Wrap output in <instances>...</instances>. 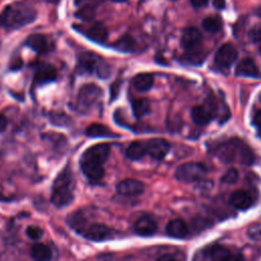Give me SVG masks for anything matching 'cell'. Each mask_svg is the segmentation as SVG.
<instances>
[{"label":"cell","instance_id":"1","mask_svg":"<svg viewBox=\"0 0 261 261\" xmlns=\"http://www.w3.org/2000/svg\"><path fill=\"white\" fill-rule=\"evenodd\" d=\"M111 146L107 143H101L88 148L81 157V168L86 177L97 182L101 180L105 174L103 163L110 154Z\"/></svg>","mask_w":261,"mask_h":261},{"label":"cell","instance_id":"2","mask_svg":"<svg viewBox=\"0 0 261 261\" xmlns=\"http://www.w3.org/2000/svg\"><path fill=\"white\" fill-rule=\"evenodd\" d=\"M36 17L37 11L31 5L22 2L11 3L0 12V27L7 31L18 30L35 21Z\"/></svg>","mask_w":261,"mask_h":261},{"label":"cell","instance_id":"3","mask_svg":"<svg viewBox=\"0 0 261 261\" xmlns=\"http://www.w3.org/2000/svg\"><path fill=\"white\" fill-rule=\"evenodd\" d=\"M215 155L224 163L241 162L249 165L255 161V155L251 148L239 139H231L217 145Z\"/></svg>","mask_w":261,"mask_h":261},{"label":"cell","instance_id":"4","mask_svg":"<svg viewBox=\"0 0 261 261\" xmlns=\"http://www.w3.org/2000/svg\"><path fill=\"white\" fill-rule=\"evenodd\" d=\"M74 178L69 166L64 167L52 185L51 202L54 206L61 208L67 206L73 200Z\"/></svg>","mask_w":261,"mask_h":261},{"label":"cell","instance_id":"5","mask_svg":"<svg viewBox=\"0 0 261 261\" xmlns=\"http://www.w3.org/2000/svg\"><path fill=\"white\" fill-rule=\"evenodd\" d=\"M77 70L82 73H95L101 79H106L110 74V66L107 62L93 52H83L79 56Z\"/></svg>","mask_w":261,"mask_h":261},{"label":"cell","instance_id":"6","mask_svg":"<svg viewBox=\"0 0 261 261\" xmlns=\"http://www.w3.org/2000/svg\"><path fill=\"white\" fill-rule=\"evenodd\" d=\"M207 173V167L201 162H187L179 165L174 172L177 180L192 182L201 179Z\"/></svg>","mask_w":261,"mask_h":261},{"label":"cell","instance_id":"7","mask_svg":"<svg viewBox=\"0 0 261 261\" xmlns=\"http://www.w3.org/2000/svg\"><path fill=\"white\" fill-rule=\"evenodd\" d=\"M102 91L101 88L95 84H87L84 85L76 98V108L82 111H88L101 97Z\"/></svg>","mask_w":261,"mask_h":261},{"label":"cell","instance_id":"8","mask_svg":"<svg viewBox=\"0 0 261 261\" xmlns=\"http://www.w3.org/2000/svg\"><path fill=\"white\" fill-rule=\"evenodd\" d=\"M82 234L90 241L102 242L112 239L114 236V231L111 227L103 223H93L88 225Z\"/></svg>","mask_w":261,"mask_h":261},{"label":"cell","instance_id":"9","mask_svg":"<svg viewBox=\"0 0 261 261\" xmlns=\"http://www.w3.org/2000/svg\"><path fill=\"white\" fill-rule=\"evenodd\" d=\"M201 44L202 34L198 29L190 27L184 30L180 38V45L187 52L199 50Z\"/></svg>","mask_w":261,"mask_h":261},{"label":"cell","instance_id":"10","mask_svg":"<svg viewBox=\"0 0 261 261\" xmlns=\"http://www.w3.org/2000/svg\"><path fill=\"white\" fill-rule=\"evenodd\" d=\"M238 51L230 44L222 45L214 56V62L218 67L228 68L237 59Z\"/></svg>","mask_w":261,"mask_h":261},{"label":"cell","instance_id":"11","mask_svg":"<svg viewBox=\"0 0 261 261\" xmlns=\"http://www.w3.org/2000/svg\"><path fill=\"white\" fill-rule=\"evenodd\" d=\"M145 144L147 153L155 160L163 159L170 149L169 143L162 138L150 139Z\"/></svg>","mask_w":261,"mask_h":261},{"label":"cell","instance_id":"12","mask_svg":"<svg viewBox=\"0 0 261 261\" xmlns=\"http://www.w3.org/2000/svg\"><path fill=\"white\" fill-rule=\"evenodd\" d=\"M57 71L55 67L49 63H40L35 68L34 83L38 85L47 84L56 80Z\"/></svg>","mask_w":261,"mask_h":261},{"label":"cell","instance_id":"13","mask_svg":"<svg viewBox=\"0 0 261 261\" xmlns=\"http://www.w3.org/2000/svg\"><path fill=\"white\" fill-rule=\"evenodd\" d=\"M144 190H145L144 184L134 178H127V179L121 180L116 186L117 193L123 196H138L142 194Z\"/></svg>","mask_w":261,"mask_h":261},{"label":"cell","instance_id":"14","mask_svg":"<svg viewBox=\"0 0 261 261\" xmlns=\"http://www.w3.org/2000/svg\"><path fill=\"white\" fill-rule=\"evenodd\" d=\"M204 258L209 260H234L242 259L240 256H233L228 249L221 245H213L211 247L206 248L203 252Z\"/></svg>","mask_w":261,"mask_h":261},{"label":"cell","instance_id":"15","mask_svg":"<svg viewBox=\"0 0 261 261\" xmlns=\"http://www.w3.org/2000/svg\"><path fill=\"white\" fill-rule=\"evenodd\" d=\"M135 231L139 236L143 237H149L156 232L157 230V224L153 218H151L148 215L141 216L134 225Z\"/></svg>","mask_w":261,"mask_h":261},{"label":"cell","instance_id":"16","mask_svg":"<svg viewBox=\"0 0 261 261\" xmlns=\"http://www.w3.org/2000/svg\"><path fill=\"white\" fill-rule=\"evenodd\" d=\"M229 203L239 210H246L252 206L253 199L249 192L245 190H238L230 195Z\"/></svg>","mask_w":261,"mask_h":261},{"label":"cell","instance_id":"17","mask_svg":"<svg viewBox=\"0 0 261 261\" xmlns=\"http://www.w3.org/2000/svg\"><path fill=\"white\" fill-rule=\"evenodd\" d=\"M25 44L38 53H46L51 49V43L49 39L42 34H33L29 36Z\"/></svg>","mask_w":261,"mask_h":261},{"label":"cell","instance_id":"18","mask_svg":"<svg viewBox=\"0 0 261 261\" xmlns=\"http://www.w3.org/2000/svg\"><path fill=\"white\" fill-rule=\"evenodd\" d=\"M165 231L171 238L184 239L189 234V226L181 219H172L167 223Z\"/></svg>","mask_w":261,"mask_h":261},{"label":"cell","instance_id":"19","mask_svg":"<svg viewBox=\"0 0 261 261\" xmlns=\"http://www.w3.org/2000/svg\"><path fill=\"white\" fill-rule=\"evenodd\" d=\"M84 34L89 38L90 40L96 42V43H104L107 40L108 32L104 24L100 22H95L92 25H90Z\"/></svg>","mask_w":261,"mask_h":261},{"label":"cell","instance_id":"20","mask_svg":"<svg viewBox=\"0 0 261 261\" xmlns=\"http://www.w3.org/2000/svg\"><path fill=\"white\" fill-rule=\"evenodd\" d=\"M236 74L241 76H248V77H256L259 75V69L256 63L251 58H244L241 62L237 65Z\"/></svg>","mask_w":261,"mask_h":261},{"label":"cell","instance_id":"21","mask_svg":"<svg viewBox=\"0 0 261 261\" xmlns=\"http://www.w3.org/2000/svg\"><path fill=\"white\" fill-rule=\"evenodd\" d=\"M191 117L196 124L204 125L210 122L213 115L210 108L203 105H197L192 109Z\"/></svg>","mask_w":261,"mask_h":261},{"label":"cell","instance_id":"22","mask_svg":"<svg viewBox=\"0 0 261 261\" xmlns=\"http://www.w3.org/2000/svg\"><path fill=\"white\" fill-rule=\"evenodd\" d=\"M154 84V75L152 73H139L133 79V86L139 92L148 91Z\"/></svg>","mask_w":261,"mask_h":261},{"label":"cell","instance_id":"23","mask_svg":"<svg viewBox=\"0 0 261 261\" xmlns=\"http://www.w3.org/2000/svg\"><path fill=\"white\" fill-rule=\"evenodd\" d=\"M147 154L146 144L141 141H135L128 145L125 155L130 160H140Z\"/></svg>","mask_w":261,"mask_h":261},{"label":"cell","instance_id":"24","mask_svg":"<svg viewBox=\"0 0 261 261\" xmlns=\"http://www.w3.org/2000/svg\"><path fill=\"white\" fill-rule=\"evenodd\" d=\"M31 256L33 259L38 260V261H46L51 259L52 257V252L51 249L45 245V244H40L37 243L35 245H33V247L31 248Z\"/></svg>","mask_w":261,"mask_h":261},{"label":"cell","instance_id":"25","mask_svg":"<svg viewBox=\"0 0 261 261\" xmlns=\"http://www.w3.org/2000/svg\"><path fill=\"white\" fill-rule=\"evenodd\" d=\"M86 135L92 138H100V137H117V135L113 134L111 129H109L107 126L100 124V123H93L86 129Z\"/></svg>","mask_w":261,"mask_h":261},{"label":"cell","instance_id":"26","mask_svg":"<svg viewBox=\"0 0 261 261\" xmlns=\"http://www.w3.org/2000/svg\"><path fill=\"white\" fill-rule=\"evenodd\" d=\"M113 47L120 52L130 53L136 49V41L130 35H123L113 44Z\"/></svg>","mask_w":261,"mask_h":261},{"label":"cell","instance_id":"27","mask_svg":"<svg viewBox=\"0 0 261 261\" xmlns=\"http://www.w3.org/2000/svg\"><path fill=\"white\" fill-rule=\"evenodd\" d=\"M133 111L137 117H142L150 111V103L147 99L141 98L133 102Z\"/></svg>","mask_w":261,"mask_h":261},{"label":"cell","instance_id":"28","mask_svg":"<svg viewBox=\"0 0 261 261\" xmlns=\"http://www.w3.org/2000/svg\"><path fill=\"white\" fill-rule=\"evenodd\" d=\"M202 25L209 33H217L222 28V21L217 16H208L204 18Z\"/></svg>","mask_w":261,"mask_h":261},{"label":"cell","instance_id":"29","mask_svg":"<svg viewBox=\"0 0 261 261\" xmlns=\"http://www.w3.org/2000/svg\"><path fill=\"white\" fill-rule=\"evenodd\" d=\"M203 55L199 52V50L197 51H188L186 55L182 56V62L188 63V64H193V65H197V64H201L203 61Z\"/></svg>","mask_w":261,"mask_h":261},{"label":"cell","instance_id":"30","mask_svg":"<svg viewBox=\"0 0 261 261\" xmlns=\"http://www.w3.org/2000/svg\"><path fill=\"white\" fill-rule=\"evenodd\" d=\"M75 16L83 20H91L95 16V8L92 5H86L76 11Z\"/></svg>","mask_w":261,"mask_h":261},{"label":"cell","instance_id":"31","mask_svg":"<svg viewBox=\"0 0 261 261\" xmlns=\"http://www.w3.org/2000/svg\"><path fill=\"white\" fill-rule=\"evenodd\" d=\"M43 232H44L43 229L40 226H37V225H30V226H28V228L25 230L27 236L33 241L40 240L43 236Z\"/></svg>","mask_w":261,"mask_h":261},{"label":"cell","instance_id":"32","mask_svg":"<svg viewBox=\"0 0 261 261\" xmlns=\"http://www.w3.org/2000/svg\"><path fill=\"white\" fill-rule=\"evenodd\" d=\"M238 170L236 168H230L221 176V181L224 184H232L238 179Z\"/></svg>","mask_w":261,"mask_h":261},{"label":"cell","instance_id":"33","mask_svg":"<svg viewBox=\"0 0 261 261\" xmlns=\"http://www.w3.org/2000/svg\"><path fill=\"white\" fill-rule=\"evenodd\" d=\"M248 237L252 240L259 241L261 240V223H256L251 225L247 230Z\"/></svg>","mask_w":261,"mask_h":261},{"label":"cell","instance_id":"34","mask_svg":"<svg viewBox=\"0 0 261 261\" xmlns=\"http://www.w3.org/2000/svg\"><path fill=\"white\" fill-rule=\"evenodd\" d=\"M250 38L257 43L261 44V25H257L254 27L251 31H250Z\"/></svg>","mask_w":261,"mask_h":261},{"label":"cell","instance_id":"35","mask_svg":"<svg viewBox=\"0 0 261 261\" xmlns=\"http://www.w3.org/2000/svg\"><path fill=\"white\" fill-rule=\"evenodd\" d=\"M252 121H253V124H254L258 129L261 130V109L257 110V111L254 113Z\"/></svg>","mask_w":261,"mask_h":261},{"label":"cell","instance_id":"36","mask_svg":"<svg viewBox=\"0 0 261 261\" xmlns=\"http://www.w3.org/2000/svg\"><path fill=\"white\" fill-rule=\"evenodd\" d=\"M120 84H121L120 81H115V83L112 85V87H111V98L112 99H115L116 95L118 94Z\"/></svg>","mask_w":261,"mask_h":261},{"label":"cell","instance_id":"37","mask_svg":"<svg viewBox=\"0 0 261 261\" xmlns=\"http://www.w3.org/2000/svg\"><path fill=\"white\" fill-rule=\"evenodd\" d=\"M190 2L195 7H202V6H205L207 4L208 0H190Z\"/></svg>","mask_w":261,"mask_h":261},{"label":"cell","instance_id":"38","mask_svg":"<svg viewBox=\"0 0 261 261\" xmlns=\"http://www.w3.org/2000/svg\"><path fill=\"white\" fill-rule=\"evenodd\" d=\"M213 6L216 9H223L225 7V0H213Z\"/></svg>","mask_w":261,"mask_h":261},{"label":"cell","instance_id":"39","mask_svg":"<svg viewBox=\"0 0 261 261\" xmlns=\"http://www.w3.org/2000/svg\"><path fill=\"white\" fill-rule=\"evenodd\" d=\"M7 126V118L3 115L0 114V133L3 132Z\"/></svg>","mask_w":261,"mask_h":261},{"label":"cell","instance_id":"40","mask_svg":"<svg viewBox=\"0 0 261 261\" xmlns=\"http://www.w3.org/2000/svg\"><path fill=\"white\" fill-rule=\"evenodd\" d=\"M43 1H45L47 3H58L60 0H43Z\"/></svg>","mask_w":261,"mask_h":261},{"label":"cell","instance_id":"41","mask_svg":"<svg viewBox=\"0 0 261 261\" xmlns=\"http://www.w3.org/2000/svg\"><path fill=\"white\" fill-rule=\"evenodd\" d=\"M257 14H258L259 16H261V6L257 9Z\"/></svg>","mask_w":261,"mask_h":261},{"label":"cell","instance_id":"42","mask_svg":"<svg viewBox=\"0 0 261 261\" xmlns=\"http://www.w3.org/2000/svg\"><path fill=\"white\" fill-rule=\"evenodd\" d=\"M84 1H86V0H74V2L76 3V4H80V3H82V2H84Z\"/></svg>","mask_w":261,"mask_h":261},{"label":"cell","instance_id":"43","mask_svg":"<svg viewBox=\"0 0 261 261\" xmlns=\"http://www.w3.org/2000/svg\"><path fill=\"white\" fill-rule=\"evenodd\" d=\"M112 1H114V2H123L125 0H112Z\"/></svg>","mask_w":261,"mask_h":261},{"label":"cell","instance_id":"44","mask_svg":"<svg viewBox=\"0 0 261 261\" xmlns=\"http://www.w3.org/2000/svg\"><path fill=\"white\" fill-rule=\"evenodd\" d=\"M260 53H261V45H260Z\"/></svg>","mask_w":261,"mask_h":261},{"label":"cell","instance_id":"45","mask_svg":"<svg viewBox=\"0 0 261 261\" xmlns=\"http://www.w3.org/2000/svg\"><path fill=\"white\" fill-rule=\"evenodd\" d=\"M260 100H261V95H260Z\"/></svg>","mask_w":261,"mask_h":261}]
</instances>
